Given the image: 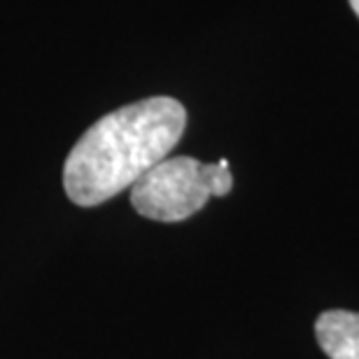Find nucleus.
<instances>
[{
  "label": "nucleus",
  "mask_w": 359,
  "mask_h": 359,
  "mask_svg": "<svg viewBox=\"0 0 359 359\" xmlns=\"http://www.w3.org/2000/svg\"><path fill=\"white\" fill-rule=\"evenodd\" d=\"M184 126V105L170 96L142 98L107 112L70 149L63 166L66 196L80 208L110 201L168 159Z\"/></svg>",
  "instance_id": "1"
},
{
  "label": "nucleus",
  "mask_w": 359,
  "mask_h": 359,
  "mask_svg": "<svg viewBox=\"0 0 359 359\" xmlns=\"http://www.w3.org/2000/svg\"><path fill=\"white\" fill-rule=\"evenodd\" d=\"M231 187L226 159L203 163L194 156H168L131 187V205L147 219L182 222L212 196H226Z\"/></svg>",
  "instance_id": "2"
},
{
  "label": "nucleus",
  "mask_w": 359,
  "mask_h": 359,
  "mask_svg": "<svg viewBox=\"0 0 359 359\" xmlns=\"http://www.w3.org/2000/svg\"><path fill=\"white\" fill-rule=\"evenodd\" d=\"M315 336L329 359H359V313H322L315 322Z\"/></svg>",
  "instance_id": "3"
},
{
  "label": "nucleus",
  "mask_w": 359,
  "mask_h": 359,
  "mask_svg": "<svg viewBox=\"0 0 359 359\" xmlns=\"http://www.w3.org/2000/svg\"><path fill=\"white\" fill-rule=\"evenodd\" d=\"M350 7H353V12L359 17V0H350Z\"/></svg>",
  "instance_id": "4"
}]
</instances>
